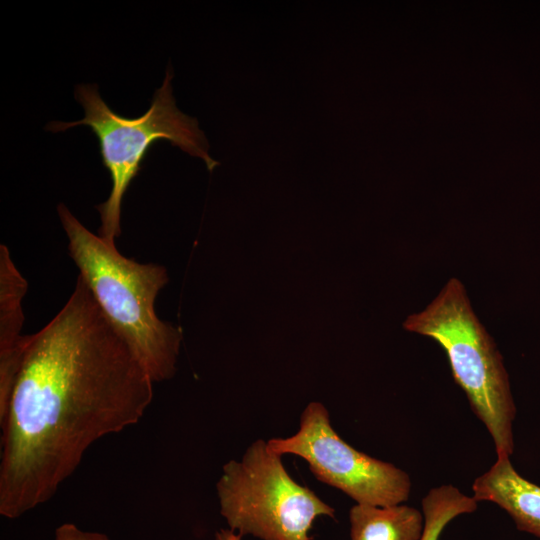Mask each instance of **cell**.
Returning <instances> with one entry per match:
<instances>
[{
  "mask_svg": "<svg viewBox=\"0 0 540 540\" xmlns=\"http://www.w3.org/2000/svg\"><path fill=\"white\" fill-rule=\"evenodd\" d=\"M404 328L436 341L445 351L455 382L489 432L497 456L514 452L516 407L502 356L474 314L462 283L451 278Z\"/></svg>",
  "mask_w": 540,
  "mask_h": 540,
  "instance_id": "4",
  "label": "cell"
},
{
  "mask_svg": "<svg viewBox=\"0 0 540 540\" xmlns=\"http://www.w3.org/2000/svg\"><path fill=\"white\" fill-rule=\"evenodd\" d=\"M173 71L169 66L164 81L152 98L149 109L140 117L127 118L115 113L99 94L96 84H80L75 98L82 105L84 118L75 122H51L46 130L65 131L78 125L89 126L96 135L104 167L112 187L107 200L96 206L101 225L98 235L115 243L121 234V205L123 197L150 147L166 140L193 157L202 159L212 171L219 162L209 155V144L198 121L181 112L172 93Z\"/></svg>",
  "mask_w": 540,
  "mask_h": 540,
  "instance_id": "3",
  "label": "cell"
},
{
  "mask_svg": "<svg viewBox=\"0 0 540 540\" xmlns=\"http://www.w3.org/2000/svg\"><path fill=\"white\" fill-rule=\"evenodd\" d=\"M153 381L78 276L61 310L28 335L0 420V514L51 499L102 437L136 424Z\"/></svg>",
  "mask_w": 540,
  "mask_h": 540,
  "instance_id": "1",
  "label": "cell"
},
{
  "mask_svg": "<svg viewBox=\"0 0 540 540\" xmlns=\"http://www.w3.org/2000/svg\"><path fill=\"white\" fill-rule=\"evenodd\" d=\"M55 540H110L105 534L82 531L72 523H64L55 531Z\"/></svg>",
  "mask_w": 540,
  "mask_h": 540,
  "instance_id": "11",
  "label": "cell"
},
{
  "mask_svg": "<svg viewBox=\"0 0 540 540\" xmlns=\"http://www.w3.org/2000/svg\"><path fill=\"white\" fill-rule=\"evenodd\" d=\"M57 211L78 276L107 321L154 383L173 377L182 333L155 310L156 298L169 280L166 268L125 257L115 243L89 231L64 204Z\"/></svg>",
  "mask_w": 540,
  "mask_h": 540,
  "instance_id": "2",
  "label": "cell"
},
{
  "mask_svg": "<svg viewBox=\"0 0 540 540\" xmlns=\"http://www.w3.org/2000/svg\"><path fill=\"white\" fill-rule=\"evenodd\" d=\"M28 283L8 248L0 246V420L4 417L18 375L28 335H22V300Z\"/></svg>",
  "mask_w": 540,
  "mask_h": 540,
  "instance_id": "7",
  "label": "cell"
},
{
  "mask_svg": "<svg viewBox=\"0 0 540 540\" xmlns=\"http://www.w3.org/2000/svg\"><path fill=\"white\" fill-rule=\"evenodd\" d=\"M473 497L503 509L517 529L540 538V486L522 477L510 457L497 456L493 465L475 479Z\"/></svg>",
  "mask_w": 540,
  "mask_h": 540,
  "instance_id": "8",
  "label": "cell"
},
{
  "mask_svg": "<svg viewBox=\"0 0 540 540\" xmlns=\"http://www.w3.org/2000/svg\"><path fill=\"white\" fill-rule=\"evenodd\" d=\"M267 445L281 456L301 457L319 481L339 489L358 504L392 506L409 499V475L346 443L333 429L329 413L320 402L306 406L295 434L269 439Z\"/></svg>",
  "mask_w": 540,
  "mask_h": 540,
  "instance_id": "6",
  "label": "cell"
},
{
  "mask_svg": "<svg viewBox=\"0 0 540 540\" xmlns=\"http://www.w3.org/2000/svg\"><path fill=\"white\" fill-rule=\"evenodd\" d=\"M242 535L229 529L223 528L215 533V540H242Z\"/></svg>",
  "mask_w": 540,
  "mask_h": 540,
  "instance_id": "12",
  "label": "cell"
},
{
  "mask_svg": "<svg viewBox=\"0 0 540 540\" xmlns=\"http://www.w3.org/2000/svg\"><path fill=\"white\" fill-rule=\"evenodd\" d=\"M478 501L457 487H434L422 499L424 528L420 540H439L445 527L460 515L477 510Z\"/></svg>",
  "mask_w": 540,
  "mask_h": 540,
  "instance_id": "10",
  "label": "cell"
},
{
  "mask_svg": "<svg viewBox=\"0 0 540 540\" xmlns=\"http://www.w3.org/2000/svg\"><path fill=\"white\" fill-rule=\"evenodd\" d=\"M220 514L229 529L261 540H311L320 516L335 509L288 473L282 456L257 439L240 460L224 464L216 484Z\"/></svg>",
  "mask_w": 540,
  "mask_h": 540,
  "instance_id": "5",
  "label": "cell"
},
{
  "mask_svg": "<svg viewBox=\"0 0 540 540\" xmlns=\"http://www.w3.org/2000/svg\"><path fill=\"white\" fill-rule=\"evenodd\" d=\"M350 540H420L423 513L404 503L392 506L353 505L349 511Z\"/></svg>",
  "mask_w": 540,
  "mask_h": 540,
  "instance_id": "9",
  "label": "cell"
}]
</instances>
